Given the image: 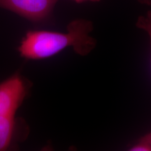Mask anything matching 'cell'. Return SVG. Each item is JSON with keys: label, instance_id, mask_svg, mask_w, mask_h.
Returning <instances> with one entry per match:
<instances>
[{"label": "cell", "instance_id": "obj_2", "mask_svg": "<svg viewBox=\"0 0 151 151\" xmlns=\"http://www.w3.org/2000/svg\"><path fill=\"white\" fill-rule=\"evenodd\" d=\"M31 87V82L19 74L2 82L0 83V118L15 116Z\"/></svg>", "mask_w": 151, "mask_h": 151}, {"label": "cell", "instance_id": "obj_4", "mask_svg": "<svg viewBox=\"0 0 151 151\" xmlns=\"http://www.w3.org/2000/svg\"><path fill=\"white\" fill-rule=\"evenodd\" d=\"M29 128L24 119L14 116L0 118V151H6L24 140Z\"/></svg>", "mask_w": 151, "mask_h": 151}, {"label": "cell", "instance_id": "obj_7", "mask_svg": "<svg viewBox=\"0 0 151 151\" xmlns=\"http://www.w3.org/2000/svg\"><path fill=\"white\" fill-rule=\"evenodd\" d=\"M139 141L145 142L151 146V132L148 133L146 135L143 136Z\"/></svg>", "mask_w": 151, "mask_h": 151}, {"label": "cell", "instance_id": "obj_6", "mask_svg": "<svg viewBox=\"0 0 151 151\" xmlns=\"http://www.w3.org/2000/svg\"><path fill=\"white\" fill-rule=\"evenodd\" d=\"M130 151H151V146L148 144L138 141L135 145L129 148Z\"/></svg>", "mask_w": 151, "mask_h": 151}, {"label": "cell", "instance_id": "obj_3", "mask_svg": "<svg viewBox=\"0 0 151 151\" xmlns=\"http://www.w3.org/2000/svg\"><path fill=\"white\" fill-rule=\"evenodd\" d=\"M58 0H0V7L32 22H42L50 15Z\"/></svg>", "mask_w": 151, "mask_h": 151}, {"label": "cell", "instance_id": "obj_9", "mask_svg": "<svg viewBox=\"0 0 151 151\" xmlns=\"http://www.w3.org/2000/svg\"><path fill=\"white\" fill-rule=\"evenodd\" d=\"M76 1L77 3H81V2H83L85 1H92V2H99L101 0H73Z\"/></svg>", "mask_w": 151, "mask_h": 151}, {"label": "cell", "instance_id": "obj_1", "mask_svg": "<svg viewBox=\"0 0 151 151\" xmlns=\"http://www.w3.org/2000/svg\"><path fill=\"white\" fill-rule=\"evenodd\" d=\"M93 29L91 22L80 19L70 22L67 32L29 31L22 38L18 51L22 57L31 60L48 58L70 47L77 54L87 55L96 45V40L90 35Z\"/></svg>", "mask_w": 151, "mask_h": 151}, {"label": "cell", "instance_id": "obj_5", "mask_svg": "<svg viewBox=\"0 0 151 151\" xmlns=\"http://www.w3.org/2000/svg\"><path fill=\"white\" fill-rule=\"evenodd\" d=\"M137 27L147 33L150 42L151 50V11H149L145 15L138 18L136 23Z\"/></svg>", "mask_w": 151, "mask_h": 151}, {"label": "cell", "instance_id": "obj_8", "mask_svg": "<svg viewBox=\"0 0 151 151\" xmlns=\"http://www.w3.org/2000/svg\"><path fill=\"white\" fill-rule=\"evenodd\" d=\"M140 3L146 5L151 6V0H138Z\"/></svg>", "mask_w": 151, "mask_h": 151}]
</instances>
